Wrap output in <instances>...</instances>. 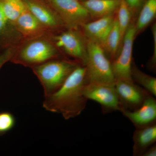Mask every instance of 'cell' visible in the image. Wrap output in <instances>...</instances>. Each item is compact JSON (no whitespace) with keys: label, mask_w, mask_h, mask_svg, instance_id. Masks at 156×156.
Returning <instances> with one entry per match:
<instances>
[{"label":"cell","mask_w":156,"mask_h":156,"mask_svg":"<svg viewBox=\"0 0 156 156\" xmlns=\"http://www.w3.org/2000/svg\"><path fill=\"white\" fill-rule=\"evenodd\" d=\"M88 83L87 68L80 65L58 90L44 97L43 108L61 115L66 120L78 116L87 106L88 100L84 94V89Z\"/></svg>","instance_id":"cell-1"},{"label":"cell","mask_w":156,"mask_h":156,"mask_svg":"<svg viewBox=\"0 0 156 156\" xmlns=\"http://www.w3.org/2000/svg\"><path fill=\"white\" fill-rule=\"evenodd\" d=\"M80 65L68 60H54L34 66V73L41 84L44 97L58 90Z\"/></svg>","instance_id":"cell-2"},{"label":"cell","mask_w":156,"mask_h":156,"mask_svg":"<svg viewBox=\"0 0 156 156\" xmlns=\"http://www.w3.org/2000/svg\"><path fill=\"white\" fill-rule=\"evenodd\" d=\"M86 66L88 83L114 85L115 79L111 61L100 45L87 40Z\"/></svg>","instance_id":"cell-3"},{"label":"cell","mask_w":156,"mask_h":156,"mask_svg":"<svg viewBox=\"0 0 156 156\" xmlns=\"http://www.w3.org/2000/svg\"><path fill=\"white\" fill-rule=\"evenodd\" d=\"M136 35L135 24L131 23L123 37V45L120 54L112 61V67L115 80L134 82L131 76L132 49Z\"/></svg>","instance_id":"cell-4"},{"label":"cell","mask_w":156,"mask_h":156,"mask_svg":"<svg viewBox=\"0 0 156 156\" xmlns=\"http://www.w3.org/2000/svg\"><path fill=\"white\" fill-rule=\"evenodd\" d=\"M88 100L94 101L100 105L104 114L122 109L114 85L88 83L84 89Z\"/></svg>","instance_id":"cell-5"},{"label":"cell","mask_w":156,"mask_h":156,"mask_svg":"<svg viewBox=\"0 0 156 156\" xmlns=\"http://www.w3.org/2000/svg\"><path fill=\"white\" fill-rule=\"evenodd\" d=\"M115 86L122 107L121 111L137 109L142 105L148 96L151 95L134 82L115 80Z\"/></svg>","instance_id":"cell-6"},{"label":"cell","mask_w":156,"mask_h":156,"mask_svg":"<svg viewBox=\"0 0 156 156\" xmlns=\"http://www.w3.org/2000/svg\"><path fill=\"white\" fill-rule=\"evenodd\" d=\"M65 22L71 27L82 26L92 18L78 0H50Z\"/></svg>","instance_id":"cell-7"},{"label":"cell","mask_w":156,"mask_h":156,"mask_svg":"<svg viewBox=\"0 0 156 156\" xmlns=\"http://www.w3.org/2000/svg\"><path fill=\"white\" fill-rule=\"evenodd\" d=\"M55 47L44 41L31 42L21 50L17 61L23 64L36 66L56 57Z\"/></svg>","instance_id":"cell-8"},{"label":"cell","mask_w":156,"mask_h":156,"mask_svg":"<svg viewBox=\"0 0 156 156\" xmlns=\"http://www.w3.org/2000/svg\"><path fill=\"white\" fill-rule=\"evenodd\" d=\"M56 46L68 55L77 59L86 65L87 58V41L74 31L65 32L55 37Z\"/></svg>","instance_id":"cell-9"},{"label":"cell","mask_w":156,"mask_h":156,"mask_svg":"<svg viewBox=\"0 0 156 156\" xmlns=\"http://www.w3.org/2000/svg\"><path fill=\"white\" fill-rule=\"evenodd\" d=\"M121 112L136 128L151 126L156 123V99L150 95L139 108L134 111L123 109Z\"/></svg>","instance_id":"cell-10"},{"label":"cell","mask_w":156,"mask_h":156,"mask_svg":"<svg viewBox=\"0 0 156 156\" xmlns=\"http://www.w3.org/2000/svg\"><path fill=\"white\" fill-rule=\"evenodd\" d=\"M114 14L98 18L95 21L88 22L82 26L88 40L103 48L107 37L114 21Z\"/></svg>","instance_id":"cell-11"},{"label":"cell","mask_w":156,"mask_h":156,"mask_svg":"<svg viewBox=\"0 0 156 156\" xmlns=\"http://www.w3.org/2000/svg\"><path fill=\"white\" fill-rule=\"evenodd\" d=\"M133 154L142 156L145 151L156 142V123L140 128H136L133 135Z\"/></svg>","instance_id":"cell-12"},{"label":"cell","mask_w":156,"mask_h":156,"mask_svg":"<svg viewBox=\"0 0 156 156\" xmlns=\"http://www.w3.org/2000/svg\"><path fill=\"white\" fill-rule=\"evenodd\" d=\"M121 0H85L82 2L91 17L99 18L114 14Z\"/></svg>","instance_id":"cell-13"},{"label":"cell","mask_w":156,"mask_h":156,"mask_svg":"<svg viewBox=\"0 0 156 156\" xmlns=\"http://www.w3.org/2000/svg\"><path fill=\"white\" fill-rule=\"evenodd\" d=\"M24 2L27 9L40 23L52 27L57 26L59 24L58 19L55 15L44 6L28 0Z\"/></svg>","instance_id":"cell-14"},{"label":"cell","mask_w":156,"mask_h":156,"mask_svg":"<svg viewBox=\"0 0 156 156\" xmlns=\"http://www.w3.org/2000/svg\"><path fill=\"white\" fill-rule=\"evenodd\" d=\"M122 42L121 32L116 18H115L111 29L107 37L103 49H106L112 61L118 56V51Z\"/></svg>","instance_id":"cell-15"},{"label":"cell","mask_w":156,"mask_h":156,"mask_svg":"<svg viewBox=\"0 0 156 156\" xmlns=\"http://www.w3.org/2000/svg\"><path fill=\"white\" fill-rule=\"evenodd\" d=\"M156 15V0H146L143 5L136 24V34L143 30L154 19Z\"/></svg>","instance_id":"cell-16"},{"label":"cell","mask_w":156,"mask_h":156,"mask_svg":"<svg viewBox=\"0 0 156 156\" xmlns=\"http://www.w3.org/2000/svg\"><path fill=\"white\" fill-rule=\"evenodd\" d=\"M131 76L132 80L148 92L156 96V78L143 72L135 65L132 63L131 67Z\"/></svg>","instance_id":"cell-17"},{"label":"cell","mask_w":156,"mask_h":156,"mask_svg":"<svg viewBox=\"0 0 156 156\" xmlns=\"http://www.w3.org/2000/svg\"><path fill=\"white\" fill-rule=\"evenodd\" d=\"M4 13L9 22L16 20L26 9L22 0H1Z\"/></svg>","instance_id":"cell-18"},{"label":"cell","mask_w":156,"mask_h":156,"mask_svg":"<svg viewBox=\"0 0 156 156\" xmlns=\"http://www.w3.org/2000/svg\"><path fill=\"white\" fill-rule=\"evenodd\" d=\"M16 22L19 28L23 32L27 34L35 32L38 29L41 24L26 7Z\"/></svg>","instance_id":"cell-19"},{"label":"cell","mask_w":156,"mask_h":156,"mask_svg":"<svg viewBox=\"0 0 156 156\" xmlns=\"http://www.w3.org/2000/svg\"><path fill=\"white\" fill-rule=\"evenodd\" d=\"M118 16L116 18L119 27L122 39H123L126 31L131 24L130 21L132 13L127 5L125 0H121L118 10Z\"/></svg>","instance_id":"cell-20"},{"label":"cell","mask_w":156,"mask_h":156,"mask_svg":"<svg viewBox=\"0 0 156 156\" xmlns=\"http://www.w3.org/2000/svg\"><path fill=\"white\" fill-rule=\"evenodd\" d=\"M15 125V118L11 113L0 112V136L11 131Z\"/></svg>","instance_id":"cell-21"},{"label":"cell","mask_w":156,"mask_h":156,"mask_svg":"<svg viewBox=\"0 0 156 156\" xmlns=\"http://www.w3.org/2000/svg\"><path fill=\"white\" fill-rule=\"evenodd\" d=\"M9 22L3 11L2 2L0 0V41L5 36Z\"/></svg>","instance_id":"cell-22"},{"label":"cell","mask_w":156,"mask_h":156,"mask_svg":"<svg viewBox=\"0 0 156 156\" xmlns=\"http://www.w3.org/2000/svg\"><path fill=\"white\" fill-rule=\"evenodd\" d=\"M151 32L152 33L154 41V51L152 56L149 62V68L151 69L154 71L156 69V24L154 23L151 27Z\"/></svg>","instance_id":"cell-23"},{"label":"cell","mask_w":156,"mask_h":156,"mask_svg":"<svg viewBox=\"0 0 156 156\" xmlns=\"http://www.w3.org/2000/svg\"><path fill=\"white\" fill-rule=\"evenodd\" d=\"M146 1V0H125L132 13L141 9Z\"/></svg>","instance_id":"cell-24"},{"label":"cell","mask_w":156,"mask_h":156,"mask_svg":"<svg viewBox=\"0 0 156 156\" xmlns=\"http://www.w3.org/2000/svg\"><path fill=\"white\" fill-rule=\"evenodd\" d=\"M13 52L10 49L0 52V69L12 57Z\"/></svg>","instance_id":"cell-25"},{"label":"cell","mask_w":156,"mask_h":156,"mask_svg":"<svg viewBox=\"0 0 156 156\" xmlns=\"http://www.w3.org/2000/svg\"><path fill=\"white\" fill-rule=\"evenodd\" d=\"M156 143L151 146L143 154L142 156H156Z\"/></svg>","instance_id":"cell-26"},{"label":"cell","mask_w":156,"mask_h":156,"mask_svg":"<svg viewBox=\"0 0 156 156\" xmlns=\"http://www.w3.org/2000/svg\"><path fill=\"white\" fill-rule=\"evenodd\" d=\"M82 1H85V0H82Z\"/></svg>","instance_id":"cell-27"}]
</instances>
